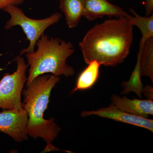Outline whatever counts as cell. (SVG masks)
Wrapping results in <instances>:
<instances>
[{"label":"cell","instance_id":"6","mask_svg":"<svg viewBox=\"0 0 153 153\" xmlns=\"http://www.w3.org/2000/svg\"><path fill=\"white\" fill-rule=\"evenodd\" d=\"M28 114L23 108L20 111L4 109L0 112V131L7 134L17 142L28 140Z\"/></svg>","mask_w":153,"mask_h":153},{"label":"cell","instance_id":"3","mask_svg":"<svg viewBox=\"0 0 153 153\" xmlns=\"http://www.w3.org/2000/svg\"><path fill=\"white\" fill-rule=\"evenodd\" d=\"M36 46V51L25 54L30 66L26 86L37 76L46 73L66 77L74 75V68L66 63L67 58L75 51L72 43L58 38H50L44 34Z\"/></svg>","mask_w":153,"mask_h":153},{"label":"cell","instance_id":"15","mask_svg":"<svg viewBox=\"0 0 153 153\" xmlns=\"http://www.w3.org/2000/svg\"><path fill=\"white\" fill-rule=\"evenodd\" d=\"M26 0H0V10L7 6H19L25 2Z\"/></svg>","mask_w":153,"mask_h":153},{"label":"cell","instance_id":"4","mask_svg":"<svg viewBox=\"0 0 153 153\" xmlns=\"http://www.w3.org/2000/svg\"><path fill=\"white\" fill-rule=\"evenodd\" d=\"M3 10L8 13L10 16L6 23L5 29L8 30L16 26H20L30 42L28 47L22 49L20 52L21 56L26 53L34 52L37 41L44 34L45 30L59 22L62 16L60 13L56 12L45 19H31L27 16L18 6L13 5L6 7Z\"/></svg>","mask_w":153,"mask_h":153},{"label":"cell","instance_id":"1","mask_svg":"<svg viewBox=\"0 0 153 153\" xmlns=\"http://www.w3.org/2000/svg\"><path fill=\"white\" fill-rule=\"evenodd\" d=\"M133 28L126 17L96 25L79 43L85 63L96 60L101 65L115 66L123 62L133 40Z\"/></svg>","mask_w":153,"mask_h":153},{"label":"cell","instance_id":"2","mask_svg":"<svg viewBox=\"0 0 153 153\" xmlns=\"http://www.w3.org/2000/svg\"><path fill=\"white\" fill-rule=\"evenodd\" d=\"M59 76L53 74L38 76L23 90V108L27 111L28 120L27 131L34 139L41 137L47 143L45 151H60L51 143L55 140L61 128L54 121V119L47 120L44 113L48 108L51 92Z\"/></svg>","mask_w":153,"mask_h":153},{"label":"cell","instance_id":"7","mask_svg":"<svg viewBox=\"0 0 153 153\" xmlns=\"http://www.w3.org/2000/svg\"><path fill=\"white\" fill-rule=\"evenodd\" d=\"M92 115L137 126L153 132V120L134 115L118 109L111 104L108 107L102 108L96 111H83L81 114V117H83Z\"/></svg>","mask_w":153,"mask_h":153},{"label":"cell","instance_id":"5","mask_svg":"<svg viewBox=\"0 0 153 153\" xmlns=\"http://www.w3.org/2000/svg\"><path fill=\"white\" fill-rule=\"evenodd\" d=\"M16 60V71L12 74L6 73L0 80V108L3 109L20 111L23 108L21 97L29 66L21 55Z\"/></svg>","mask_w":153,"mask_h":153},{"label":"cell","instance_id":"12","mask_svg":"<svg viewBox=\"0 0 153 153\" xmlns=\"http://www.w3.org/2000/svg\"><path fill=\"white\" fill-rule=\"evenodd\" d=\"M88 66L79 74L75 87L71 92L90 89L97 81L99 76V69L101 64L96 60L91 61Z\"/></svg>","mask_w":153,"mask_h":153},{"label":"cell","instance_id":"17","mask_svg":"<svg viewBox=\"0 0 153 153\" xmlns=\"http://www.w3.org/2000/svg\"><path fill=\"white\" fill-rule=\"evenodd\" d=\"M144 6L146 16H149L153 14V0H145Z\"/></svg>","mask_w":153,"mask_h":153},{"label":"cell","instance_id":"11","mask_svg":"<svg viewBox=\"0 0 153 153\" xmlns=\"http://www.w3.org/2000/svg\"><path fill=\"white\" fill-rule=\"evenodd\" d=\"M145 41L140 40L139 49L137 55V63L132 72L128 81L122 83L123 90L121 93L122 95L128 94L130 92H134L140 99L142 98V90L143 85L142 81L140 71V57L142 49Z\"/></svg>","mask_w":153,"mask_h":153},{"label":"cell","instance_id":"8","mask_svg":"<svg viewBox=\"0 0 153 153\" xmlns=\"http://www.w3.org/2000/svg\"><path fill=\"white\" fill-rule=\"evenodd\" d=\"M83 16L88 21L102 19L107 16L116 18L128 17L129 14L120 7L109 2L107 0H83Z\"/></svg>","mask_w":153,"mask_h":153},{"label":"cell","instance_id":"9","mask_svg":"<svg viewBox=\"0 0 153 153\" xmlns=\"http://www.w3.org/2000/svg\"><path fill=\"white\" fill-rule=\"evenodd\" d=\"M111 105L131 114L148 118L153 115V101L150 100L130 99L124 96L113 94Z\"/></svg>","mask_w":153,"mask_h":153},{"label":"cell","instance_id":"14","mask_svg":"<svg viewBox=\"0 0 153 153\" xmlns=\"http://www.w3.org/2000/svg\"><path fill=\"white\" fill-rule=\"evenodd\" d=\"M130 12L133 14L134 16L129 15L128 18L131 24L139 29L142 33V40L146 41L149 38L153 37V15L149 16L143 17L137 13L133 8H130Z\"/></svg>","mask_w":153,"mask_h":153},{"label":"cell","instance_id":"16","mask_svg":"<svg viewBox=\"0 0 153 153\" xmlns=\"http://www.w3.org/2000/svg\"><path fill=\"white\" fill-rule=\"evenodd\" d=\"M150 100H153V88L150 85H147L143 87L142 94Z\"/></svg>","mask_w":153,"mask_h":153},{"label":"cell","instance_id":"10","mask_svg":"<svg viewBox=\"0 0 153 153\" xmlns=\"http://www.w3.org/2000/svg\"><path fill=\"white\" fill-rule=\"evenodd\" d=\"M59 8L64 14L68 27H77L84 12L83 0H59Z\"/></svg>","mask_w":153,"mask_h":153},{"label":"cell","instance_id":"18","mask_svg":"<svg viewBox=\"0 0 153 153\" xmlns=\"http://www.w3.org/2000/svg\"><path fill=\"white\" fill-rule=\"evenodd\" d=\"M53 1H59V0H53Z\"/></svg>","mask_w":153,"mask_h":153},{"label":"cell","instance_id":"13","mask_svg":"<svg viewBox=\"0 0 153 153\" xmlns=\"http://www.w3.org/2000/svg\"><path fill=\"white\" fill-rule=\"evenodd\" d=\"M140 71L142 76L150 79L153 83V37L145 41L140 57Z\"/></svg>","mask_w":153,"mask_h":153}]
</instances>
